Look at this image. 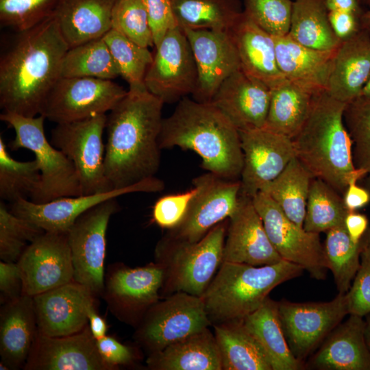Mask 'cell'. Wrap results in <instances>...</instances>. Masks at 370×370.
Masks as SVG:
<instances>
[{
    "mask_svg": "<svg viewBox=\"0 0 370 370\" xmlns=\"http://www.w3.org/2000/svg\"><path fill=\"white\" fill-rule=\"evenodd\" d=\"M69 49L55 16L14 32L0 56V106L3 112L39 115L46 96L61 77Z\"/></svg>",
    "mask_w": 370,
    "mask_h": 370,
    "instance_id": "6da1fadb",
    "label": "cell"
},
{
    "mask_svg": "<svg viewBox=\"0 0 370 370\" xmlns=\"http://www.w3.org/2000/svg\"><path fill=\"white\" fill-rule=\"evenodd\" d=\"M163 105L145 84L132 85L107 115L104 165L113 188L155 177L160 164Z\"/></svg>",
    "mask_w": 370,
    "mask_h": 370,
    "instance_id": "7a4b0ae2",
    "label": "cell"
},
{
    "mask_svg": "<svg viewBox=\"0 0 370 370\" xmlns=\"http://www.w3.org/2000/svg\"><path fill=\"white\" fill-rule=\"evenodd\" d=\"M161 149L191 150L201 167L227 180H238L243 166L239 131L212 103L185 97L164 118L159 136Z\"/></svg>",
    "mask_w": 370,
    "mask_h": 370,
    "instance_id": "3957f363",
    "label": "cell"
},
{
    "mask_svg": "<svg viewBox=\"0 0 370 370\" xmlns=\"http://www.w3.org/2000/svg\"><path fill=\"white\" fill-rule=\"evenodd\" d=\"M346 105L325 90L315 93L305 123L292 139L296 157L312 176L342 196L349 182L367 175L354 164L352 140L344 121Z\"/></svg>",
    "mask_w": 370,
    "mask_h": 370,
    "instance_id": "277c9868",
    "label": "cell"
},
{
    "mask_svg": "<svg viewBox=\"0 0 370 370\" xmlns=\"http://www.w3.org/2000/svg\"><path fill=\"white\" fill-rule=\"evenodd\" d=\"M304 271L284 259L264 266L223 261L201 296L211 323L243 319L262 305L274 288Z\"/></svg>",
    "mask_w": 370,
    "mask_h": 370,
    "instance_id": "5b68a950",
    "label": "cell"
},
{
    "mask_svg": "<svg viewBox=\"0 0 370 370\" xmlns=\"http://www.w3.org/2000/svg\"><path fill=\"white\" fill-rule=\"evenodd\" d=\"M227 225L226 219L196 242L167 234L159 241L155 249V262L164 269L161 295L166 297L177 292L203 295L223 262Z\"/></svg>",
    "mask_w": 370,
    "mask_h": 370,
    "instance_id": "8992f818",
    "label": "cell"
},
{
    "mask_svg": "<svg viewBox=\"0 0 370 370\" xmlns=\"http://www.w3.org/2000/svg\"><path fill=\"white\" fill-rule=\"evenodd\" d=\"M0 119L15 132V137L10 145L11 149L31 151L38 164L40 182L30 201L43 204L61 197L83 195L73 163L45 136V116L39 114L29 117L3 112Z\"/></svg>",
    "mask_w": 370,
    "mask_h": 370,
    "instance_id": "52a82bcc",
    "label": "cell"
},
{
    "mask_svg": "<svg viewBox=\"0 0 370 370\" xmlns=\"http://www.w3.org/2000/svg\"><path fill=\"white\" fill-rule=\"evenodd\" d=\"M211 324L201 297L177 292L149 309L133 336L136 344L149 355Z\"/></svg>",
    "mask_w": 370,
    "mask_h": 370,
    "instance_id": "ba28073f",
    "label": "cell"
},
{
    "mask_svg": "<svg viewBox=\"0 0 370 370\" xmlns=\"http://www.w3.org/2000/svg\"><path fill=\"white\" fill-rule=\"evenodd\" d=\"M163 281L164 269L156 262L134 268L112 263L105 273L101 297L116 319L135 329L160 300Z\"/></svg>",
    "mask_w": 370,
    "mask_h": 370,
    "instance_id": "9c48e42d",
    "label": "cell"
},
{
    "mask_svg": "<svg viewBox=\"0 0 370 370\" xmlns=\"http://www.w3.org/2000/svg\"><path fill=\"white\" fill-rule=\"evenodd\" d=\"M107 115L59 123L51 130V143L73 163L83 195L110 191L105 172L103 133Z\"/></svg>",
    "mask_w": 370,
    "mask_h": 370,
    "instance_id": "30bf717a",
    "label": "cell"
},
{
    "mask_svg": "<svg viewBox=\"0 0 370 370\" xmlns=\"http://www.w3.org/2000/svg\"><path fill=\"white\" fill-rule=\"evenodd\" d=\"M127 92L112 80L60 77L46 96L40 114L57 124L106 114Z\"/></svg>",
    "mask_w": 370,
    "mask_h": 370,
    "instance_id": "8fae6325",
    "label": "cell"
},
{
    "mask_svg": "<svg viewBox=\"0 0 370 370\" xmlns=\"http://www.w3.org/2000/svg\"><path fill=\"white\" fill-rule=\"evenodd\" d=\"M118 208L116 198L107 200L82 214L66 233L73 280L97 297L104 286L108 226Z\"/></svg>",
    "mask_w": 370,
    "mask_h": 370,
    "instance_id": "7c38bea8",
    "label": "cell"
},
{
    "mask_svg": "<svg viewBox=\"0 0 370 370\" xmlns=\"http://www.w3.org/2000/svg\"><path fill=\"white\" fill-rule=\"evenodd\" d=\"M252 201L271 243L280 256L301 266L312 278L325 279L328 269L319 234L308 232L292 221L264 192H258Z\"/></svg>",
    "mask_w": 370,
    "mask_h": 370,
    "instance_id": "4fadbf2b",
    "label": "cell"
},
{
    "mask_svg": "<svg viewBox=\"0 0 370 370\" xmlns=\"http://www.w3.org/2000/svg\"><path fill=\"white\" fill-rule=\"evenodd\" d=\"M278 311L288 347L302 362L349 314L346 295L341 293L326 302L282 299L278 301Z\"/></svg>",
    "mask_w": 370,
    "mask_h": 370,
    "instance_id": "5bb4252c",
    "label": "cell"
},
{
    "mask_svg": "<svg viewBox=\"0 0 370 370\" xmlns=\"http://www.w3.org/2000/svg\"><path fill=\"white\" fill-rule=\"evenodd\" d=\"M156 49L144 79L148 90L164 103L192 95L197 84V67L184 30L177 26L169 31Z\"/></svg>",
    "mask_w": 370,
    "mask_h": 370,
    "instance_id": "9a60e30c",
    "label": "cell"
},
{
    "mask_svg": "<svg viewBox=\"0 0 370 370\" xmlns=\"http://www.w3.org/2000/svg\"><path fill=\"white\" fill-rule=\"evenodd\" d=\"M193 184L197 193L184 219L166 234L188 242L199 241L217 224L229 219L238 206L241 188L240 180H227L209 172L195 178Z\"/></svg>",
    "mask_w": 370,
    "mask_h": 370,
    "instance_id": "2e32d148",
    "label": "cell"
},
{
    "mask_svg": "<svg viewBox=\"0 0 370 370\" xmlns=\"http://www.w3.org/2000/svg\"><path fill=\"white\" fill-rule=\"evenodd\" d=\"M164 187V182L155 176L127 188L61 197L43 204L20 199L12 203L10 210L45 232L66 234L82 214L107 200L132 193H157Z\"/></svg>",
    "mask_w": 370,
    "mask_h": 370,
    "instance_id": "e0dca14e",
    "label": "cell"
},
{
    "mask_svg": "<svg viewBox=\"0 0 370 370\" xmlns=\"http://www.w3.org/2000/svg\"><path fill=\"white\" fill-rule=\"evenodd\" d=\"M17 264L23 295L34 297L74 280L66 233L45 232L29 244Z\"/></svg>",
    "mask_w": 370,
    "mask_h": 370,
    "instance_id": "ac0fdd59",
    "label": "cell"
},
{
    "mask_svg": "<svg viewBox=\"0 0 370 370\" xmlns=\"http://www.w3.org/2000/svg\"><path fill=\"white\" fill-rule=\"evenodd\" d=\"M239 134L243 155L241 194L252 199L296 157L295 151L291 138L264 127Z\"/></svg>",
    "mask_w": 370,
    "mask_h": 370,
    "instance_id": "d6986e66",
    "label": "cell"
},
{
    "mask_svg": "<svg viewBox=\"0 0 370 370\" xmlns=\"http://www.w3.org/2000/svg\"><path fill=\"white\" fill-rule=\"evenodd\" d=\"M182 29L197 67V84L192 95L196 101L210 102L223 82L241 69L233 38L228 31Z\"/></svg>",
    "mask_w": 370,
    "mask_h": 370,
    "instance_id": "ffe728a7",
    "label": "cell"
},
{
    "mask_svg": "<svg viewBox=\"0 0 370 370\" xmlns=\"http://www.w3.org/2000/svg\"><path fill=\"white\" fill-rule=\"evenodd\" d=\"M24 370H114L101 357L89 325L66 336L37 330Z\"/></svg>",
    "mask_w": 370,
    "mask_h": 370,
    "instance_id": "44dd1931",
    "label": "cell"
},
{
    "mask_svg": "<svg viewBox=\"0 0 370 370\" xmlns=\"http://www.w3.org/2000/svg\"><path fill=\"white\" fill-rule=\"evenodd\" d=\"M97 298L75 280L33 297L38 330L49 336L81 331L88 324V312Z\"/></svg>",
    "mask_w": 370,
    "mask_h": 370,
    "instance_id": "7402d4cb",
    "label": "cell"
},
{
    "mask_svg": "<svg viewBox=\"0 0 370 370\" xmlns=\"http://www.w3.org/2000/svg\"><path fill=\"white\" fill-rule=\"evenodd\" d=\"M282 260L267 234L252 199L240 193L238 206L229 218L223 261L264 266Z\"/></svg>",
    "mask_w": 370,
    "mask_h": 370,
    "instance_id": "603a6c76",
    "label": "cell"
},
{
    "mask_svg": "<svg viewBox=\"0 0 370 370\" xmlns=\"http://www.w3.org/2000/svg\"><path fill=\"white\" fill-rule=\"evenodd\" d=\"M270 97L267 85L241 68L223 82L210 103L243 131L264 126Z\"/></svg>",
    "mask_w": 370,
    "mask_h": 370,
    "instance_id": "cb8c5ba5",
    "label": "cell"
},
{
    "mask_svg": "<svg viewBox=\"0 0 370 370\" xmlns=\"http://www.w3.org/2000/svg\"><path fill=\"white\" fill-rule=\"evenodd\" d=\"M370 76V36L361 29L336 49L325 91L348 103L361 95Z\"/></svg>",
    "mask_w": 370,
    "mask_h": 370,
    "instance_id": "d4e9b609",
    "label": "cell"
},
{
    "mask_svg": "<svg viewBox=\"0 0 370 370\" xmlns=\"http://www.w3.org/2000/svg\"><path fill=\"white\" fill-rule=\"evenodd\" d=\"M362 317L349 314L325 338L309 366L320 370H370Z\"/></svg>",
    "mask_w": 370,
    "mask_h": 370,
    "instance_id": "484cf974",
    "label": "cell"
},
{
    "mask_svg": "<svg viewBox=\"0 0 370 370\" xmlns=\"http://www.w3.org/2000/svg\"><path fill=\"white\" fill-rule=\"evenodd\" d=\"M229 32L243 71L270 88L285 79L278 67L274 36L260 27L244 12Z\"/></svg>",
    "mask_w": 370,
    "mask_h": 370,
    "instance_id": "4316f807",
    "label": "cell"
},
{
    "mask_svg": "<svg viewBox=\"0 0 370 370\" xmlns=\"http://www.w3.org/2000/svg\"><path fill=\"white\" fill-rule=\"evenodd\" d=\"M38 330L33 297H20L1 305V362L10 370L23 369Z\"/></svg>",
    "mask_w": 370,
    "mask_h": 370,
    "instance_id": "83f0119b",
    "label": "cell"
},
{
    "mask_svg": "<svg viewBox=\"0 0 370 370\" xmlns=\"http://www.w3.org/2000/svg\"><path fill=\"white\" fill-rule=\"evenodd\" d=\"M274 39L278 67L284 78L314 93L325 90L336 49L309 48L288 34Z\"/></svg>",
    "mask_w": 370,
    "mask_h": 370,
    "instance_id": "f1b7e54d",
    "label": "cell"
},
{
    "mask_svg": "<svg viewBox=\"0 0 370 370\" xmlns=\"http://www.w3.org/2000/svg\"><path fill=\"white\" fill-rule=\"evenodd\" d=\"M116 0H62L55 18L69 48L103 37L112 29Z\"/></svg>",
    "mask_w": 370,
    "mask_h": 370,
    "instance_id": "f546056e",
    "label": "cell"
},
{
    "mask_svg": "<svg viewBox=\"0 0 370 370\" xmlns=\"http://www.w3.org/2000/svg\"><path fill=\"white\" fill-rule=\"evenodd\" d=\"M150 370H222L219 347L208 328L148 355Z\"/></svg>",
    "mask_w": 370,
    "mask_h": 370,
    "instance_id": "4dcf8cb0",
    "label": "cell"
},
{
    "mask_svg": "<svg viewBox=\"0 0 370 370\" xmlns=\"http://www.w3.org/2000/svg\"><path fill=\"white\" fill-rule=\"evenodd\" d=\"M243 322L264 351L272 370H299L305 367L288 347L280 319L278 301L268 297Z\"/></svg>",
    "mask_w": 370,
    "mask_h": 370,
    "instance_id": "1f68e13d",
    "label": "cell"
},
{
    "mask_svg": "<svg viewBox=\"0 0 370 370\" xmlns=\"http://www.w3.org/2000/svg\"><path fill=\"white\" fill-rule=\"evenodd\" d=\"M222 370H272L264 351L243 319L214 324Z\"/></svg>",
    "mask_w": 370,
    "mask_h": 370,
    "instance_id": "d6a6232c",
    "label": "cell"
},
{
    "mask_svg": "<svg viewBox=\"0 0 370 370\" xmlns=\"http://www.w3.org/2000/svg\"><path fill=\"white\" fill-rule=\"evenodd\" d=\"M314 94L286 79L271 88L264 127L293 139L308 116Z\"/></svg>",
    "mask_w": 370,
    "mask_h": 370,
    "instance_id": "836d02e7",
    "label": "cell"
},
{
    "mask_svg": "<svg viewBox=\"0 0 370 370\" xmlns=\"http://www.w3.org/2000/svg\"><path fill=\"white\" fill-rule=\"evenodd\" d=\"M288 35L297 42L323 51L336 49L341 41L331 27L325 0H295Z\"/></svg>",
    "mask_w": 370,
    "mask_h": 370,
    "instance_id": "e575fe53",
    "label": "cell"
},
{
    "mask_svg": "<svg viewBox=\"0 0 370 370\" xmlns=\"http://www.w3.org/2000/svg\"><path fill=\"white\" fill-rule=\"evenodd\" d=\"M182 29L230 31L241 16L240 0H171Z\"/></svg>",
    "mask_w": 370,
    "mask_h": 370,
    "instance_id": "d590c367",
    "label": "cell"
},
{
    "mask_svg": "<svg viewBox=\"0 0 370 370\" xmlns=\"http://www.w3.org/2000/svg\"><path fill=\"white\" fill-rule=\"evenodd\" d=\"M313 178L310 172L295 157L282 172L260 191L269 195L288 219L303 227Z\"/></svg>",
    "mask_w": 370,
    "mask_h": 370,
    "instance_id": "8d00e7d4",
    "label": "cell"
},
{
    "mask_svg": "<svg viewBox=\"0 0 370 370\" xmlns=\"http://www.w3.org/2000/svg\"><path fill=\"white\" fill-rule=\"evenodd\" d=\"M60 75L112 80L121 75L102 37L69 48L62 60Z\"/></svg>",
    "mask_w": 370,
    "mask_h": 370,
    "instance_id": "74e56055",
    "label": "cell"
},
{
    "mask_svg": "<svg viewBox=\"0 0 370 370\" xmlns=\"http://www.w3.org/2000/svg\"><path fill=\"white\" fill-rule=\"evenodd\" d=\"M326 232L323 250L328 269L333 275L338 293L345 294L360 265L361 241L358 243L352 241L345 223Z\"/></svg>",
    "mask_w": 370,
    "mask_h": 370,
    "instance_id": "f35d334b",
    "label": "cell"
},
{
    "mask_svg": "<svg viewBox=\"0 0 370 370\" xmlns=\"http://www.w3.org/2000/svg\"><path fill=\"white\" fill-rule=\"evenodd\" d=\"M349 211L343 197L326 182L314 177L308 193L303 227L320 234L345 223Z\"/></svg>",
    "mask_w": 370,
    "mask_h": 370,
    "instance_id": "ab89813d",
    "label": "cell"
},
{
    "mask_svg": "<svg viewBox=\"0 0 370 370\" xmlns=\"http://www.w3.org/2000/svg\"><path fill=\"white\" fill-rule=\"evenodd\" d=\"M40 182V171L36 159L18 161L9 153L0 137V197L12 203L30 198Z\"/></svg>",
    "mask_w": 370,
    "mask_h": 370,
    "instance_id": "60d3db41",
    "label": "cell"
},
{
    "mask_svg": "<svg viewBox=\"0 0 370 370\" xmlns=\"http://www.w3.org/2000/svg\"><path fill=\"white\" fill-rule=\"evenodd\" d=\"M344 121L352 140L354 166L366 172L365 188L370 193V99L360 96L347 103Z\"/></svg>",
    "mask_w": 370,
    "mask_h": 370,
    "instance_id": "b9f144b4",
    "label": "cell"
},
{
    "mask_svg": "<svg viewBox=\"0 0 370 370\" xmlns=\"http://www.w3.org/2000/svg\"><path fill=\"white\" fill-rule=\"evenodd\" d=\"M103 38L117 64L121 76L129 86L144 84L146 72L153 58L149 49L140 46L113 29Z\"/></svg>",
    "mask_w": 370,
    "mask_h": 370,
    "instance_id": "7bdbcfd3",
    "label": "cell"
},
{
    "mask_svg": "<svg viewBox=\"0 0 370 370\" xmlns=\"http://www.w3.org/2000/svg\"><path fill=\"white\" fill-rule=\"evenodd\" d=\"M45 231L9 210L0 203V258L4 262H17L31 243Z\"/></svg>",
    "mask_w": 370,
    "mask_h": 370,
    "instance_id": "ee69618b",
    "label": "cell"
},
{
    "mask_svg": "<svg viewBox=\"0 0 370 370\" xmlns=\"http://www.w3.org/2000/svg\"><path fill=\"white\" fill-rule=\"evenodd\" d=\"M62 0H0V24L14 32L54 16Z\"/></svg>",
    "mask_w": 370,
    "mask_h": 370,
    "instance_id": "f6af8a7d",
    "label": "cell"
},
{
    "mask_svg": "<svg viewBox=\"0 0 370 370\" xmlns=\"http://www.w3.org/2000/svg\"><path fill=\"white\" fill-rule=\"evenodd\" d=\"M112 29L140 46L155 47L147 13L141 0H116L112 10Z\"/></svg>",
    "mask_w": 370,
    "mask_h": 370,
    "instance_id": "bcb514c9",
    "label": "cell"
},
{
    "mask_svg": "<svg viewBox=\"0 0 370 370\" xmlns=\"http://www.w3.org/2000/svg\"><path fill=\"white\" fill-rule=\"evenodd\" d=\"M292 0H244L243 12L273 36L288 34L293 10Z\"/></svg>",
    "mask_w": 370,
    "mask_h": 370,
    "instance_id": "7dc6e473",
    "label": "cell"
},
{
    "mask_svg": "<svg viewBox=\"0 0 370 370\" xmlns=\"http://www.w3.org/2000/svg\"><path fill=\"white\" fill-rule=\"evenodd\" d=\"M345 295L349 314L370 313V227L361 239L360 265Z\"/></svg>",
    "mask_w": 370,
    "mask_h": 370,
    "instance_id": "c3c4849f",
    "label": "cell"
},
{
    "mask_svg": "<svg viewBox=\"0 0 370 370\" xmlns=\"http://www.w3.org/2000/svg\"><path fill=\"white\" fill-rule=\"evenodd\" d=\"M197 193V188L193 186L187 191L159 198L152 208L153 221L168 230L176 227L184 219Z\"/></svg>",
    "mask_w": 370,
    "mask_h": 370,
    "instance_id": "681fc988",
    "label": "cell"
},
{
    "mask_svg": "<svg viewBox=\"0 0 370 370\" xmlns=\"http://www.w3.org/2000/svg\"><path fill=\"white\" fill-rule=\"evenodd\" d=\"M96 344L101 357L114 370L121 366L134 367L142 358L138 345L123 344L112 336L106 335L97 339Z\"/></svg>",
    "mask_w": 370,
    "mask_h": 370,
    "instance_id": "f907efd6",
    "label": "cell"
},
{
    "mask_svg": "<svg viewBox=\"0 0 370 370\" xmlns=\"http://www.w3.org/2000/svg\"><path fill=\"white\" fill-rule=\"evenodd\" d=\"M147 13L155 47L166 33L177 27L171 0H141Z\"/></svg>",
    "mask_w": 370,
    "mask_h": 370,
    "instance_id": "816d5d0a",
    "label": "cell"
},
{
    "mask_svg": "<svg viewBox=\"0 0 370 370\" xmlns=\"http://www.w3.org/2000/svg\"><path fill=\"white\" fill-rule=\"evenodd\" d=\"M23 295V280L17 262H0V301L3 304Z\"/></svg>",
    "mask_w": 370,
    "mask_h": 370,
    "instance_id": "f5cc1de1",
    "label": "cell"
},
{
    "mask_svg": "<svg viewBox=\"0 0 370 370\" xmlns=\"http://www.w3.org/2000/svg\"><path fill=\"white\" fill-rule=\"evenodd\" d=\"M328 12L332 30L341 42L361 30L360 20L362 14L344 10Z\"/></svg>",
    "mask_w": 370,
    "mask_h": 370,
    "instance_id": "db71d44e",
    "label": "cell"
},
{
    "mask_svg": "<svg viewBox=\"0 0 370 370\" xmlns=\"http://www.w3.org/2000/svg\"><path fill=\"white\" fill-rule=\"evenodd\" d=\"M343 199L349 212L356 211L370 202V193L365 187L358 186L356 181H353L349 183Z\"/></svg>",
    "mask_w": 370,
    "mask_h": 370,
    "instance_id": "11a10c76",
    "label": "cell"
},
{
    "mask_svg": "<svg viewBox=\"0 0 370 370\" xmlns=\"http://www.w3.org/2000/svg\"><path fill=\"white\" fill-rule=\"evenodd\" d=\"M345 225L352 241L358 243L369 228V220L363 214L349 212L345 219Z\"/></svg>",
    "mask_w": 370,
    "mask_h": 370,
    "instance_id": "9f6ffc18",
    "label": "cell"
},
{
    "mask_svg": "<svg viewBox=\"0 0 370 370\" xmlns=\"http://www.w3.org/2000/svg\"><path fill=\"white\" fill-rule=\"evenodd\" d=\"M88 319L90 331L96 340L107 335L108 323L106 319L99 314L97 305L93 306L88 310Z\"/></svg>",
    "mask_w": 370,
    "mask_h": 370,
    "instance_id": "6f0895ef",
    "label": "cell"
},
{
    "mask_svg": "<svg viewBox=\"0 0 370 370\" xmlns=\"http://www.w3.org/2000/svg\"><path fill=\"white\" fill-rule=\"evenodd\" d=\"M328 11L344 10L362 14L365 8L360 0H325Z\"/></svg>",
    "mask_w": 370,
    "mask_h": 370,
    "instance_id": "680465c9",
    "label": "cell"
},
{
    "mask_svg": "<svg viewBox=\"0 0 370 370\" xmlns=\"http://www.w3.org/2000/svg\"><path fill=\"white\" fill-rule=\"evenodd\" d=\"M360 23L361 29L365 30L370 36V1L362 13Z\"/></svg>",
    "mask_w": 370,
    "mask_h": 370,
    "instance_id": "91938a15",
    "label": "cell"
},
{
    "mask_svg": "<svg viewBox=\"0 0 370 370\" xmlns=\"http://www.w3.org/2000/svg\"><path fill=\"white\" fill-rule=\"evenodd\" d=\"M365 319V336L367 345L370 351V313L367 314Z\"/></svg>",
    "mask_w": 370,
    "mask_h": 370,
    "instance_id": "94428289",
    "label": "cell"
},
{
    "mask_svg": "<svg viewBox=\"0 0 370 370\" xmlns=\"http://www.w3.org/2000/svg\"><path fill=\"white\" fill-rule=\"evenodd\" d=\"M360 96L367 99H370V76L362 90Z\"/></svg>",
    "mask_w": 370,
    "mask_h": 370,
    "instance_id": "6125c7cd",
    "label": "cell"
},
{
    "mask_svg": "<svg viewBox=\"0 0 370 370\" xmlns=\"http://www.w3.org/2000/svg\"><path fill=\"white\" fill-rule=\"evenodd\" d=\"M0 369L1 370H10V369L3 363L0 362Z\"/></svg>",
    "mask_w": 370,
    "mask_h": 370,
    "instance_id": "be15d7a7",
    "label": "cell"
},
{
    "mask_svg": "<svg viewBox=\"0 0 370 370\" xmlns=\"http://www.w3.org/2000/svg\"><path fill=\"white\" fill-rule=\"evenodd\" d=\"M362 3L365 5V6H367V5L369 4V1L370 0H360Z\"/></svg>",
    "mask_w": 370,
    "mask_h": 370,
    "instance_id": "e7e4bbea",
    "label": "cell"
}]
</instances>
